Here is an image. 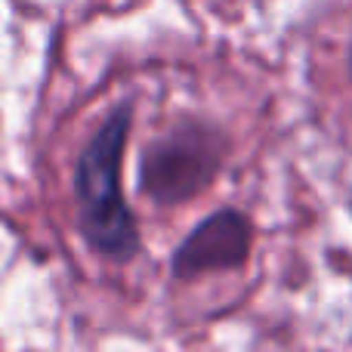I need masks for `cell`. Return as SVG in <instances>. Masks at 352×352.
Listing matches in <instances>:
<instances>
[{"label": "cell", "instance_id": "6da1fadb", "mask_svg": "<svg viewBox=\"0 0 352 352\" xmlns=\"http://www.w3.org/2000/svg\"><path fill=\"white\" fill-rule=\"evenodd\" d=\"M127 133L130 105H118L84 148L74 176L80 232L99 254L115 260H127L140 244L133 213L127 210L121 195V155L127 146Z\"/></svg>", "mask_w": 352, "mask_h": 352}]
</instances>
